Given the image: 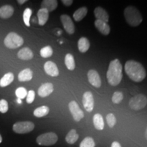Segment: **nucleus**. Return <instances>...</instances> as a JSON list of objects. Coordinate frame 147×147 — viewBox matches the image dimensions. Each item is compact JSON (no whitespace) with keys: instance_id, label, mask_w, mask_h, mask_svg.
<instances>
[{"instance_id":"obj_1","label":"nucleus","mask_w":147,"mask_h":147,"mask_svg":"<svg viewBox=\"0 0 147 147\" xmlns=\"http://www.w3.org/2000/svg\"><path fill=\"white\" fill-rule=\"evenodd\" d=\"M125 71L129 78L136 82H142L146 78V69L142 64L134 60H129L125 64Z\"/></svg>"},{"instance_id":"obj_2","label":"nucleus","mask_w":147,"mask_h":147,"mask_svg":"<svg viewBox=\"0 0 147 147\" xmlns=\"http://www.w3.org/2000/svg\"><path fill=\"white\" fill-rule=\"evenodd\" d=\"M122 70V65L118 59H115L110 62L106 77L110 85L115 87L119 84L123 78Z\"/></svg>"},{"instance_id":"obj_3","label":"nucleus","mask_w":147,"mask_h":147,"mask_svg":"<svg viewBox=\"0 0 147 147\" xmlns=\"http://www.w3.org/2000/svg\"><path fill=\"white\" fill-rule=\"evenodd\" d=\"M124 16L127 23L131 27L139 26L143 20L142 14L138 9L132 5L125 8Z\"/></svg>"},{"instance_id":"obj_4","label":"nucleus","mask_w":147,"mask_h":147,"mask_svg":"<svg viewBox=\"0 0 147 147\" xmlns=\"http://www.w3.org/2000/svg\"><path fill=\"white\" fill-rule=\"evenodd\" d=\"M23 43L24 40L23 38L14 32L9 33L4 39L5 46L10 49H17L21 47Z\"/></svg>"},{"instance_id":"obj_5","label":"nucleus","mask_w":147,"mask_h":147,"mask_svg":"<svg viewBox=\"0 0 147 147\" xmlns=\"http://www.w3.org/2000/svg\"><path fill=\"white\" fill-rule=\"evenodd\" d=\"M58 136L53 132L42 134L37 138L36 142L41 146H52L57 142Z\"/></svg>"},{"instance_id":"obj_6","label":"nucleus","mask_w":147,"mask_h":147,"mask_svg":"<svg viewBox=\"0 0 147 147\" xmlns=\"http://www.w3.org/2000/svg\"><path fill=\"white\" fill-rule=\"evenodd\" d=\"M147 104V97L143 94H138L132 97L129 102V106L134 110H140L144 108Z\"/></svg>"},{"instance_id":"obj_7","label":"nucleus","mask_w":147,"mask_h":147,"mask_svg":"<svg viewBox=\"0 0 147 147\" xmlns=\"http://www.w3.org/2000/svg\"><path fill=\"white\" fill-rule=\"evenodd\" d=\"M34 123L31 121H21L17 122L13 125V130L17 134H27L32 131L34 129Z\"/></svg>"},{"instance_id":"obj_8","label":"nucleus","mask_w":147,"mask_h":147,"mask_svg":"<svg viewBox=\"0 0 147 147\" xmlns=\"http://www.w3.org/2000/svg\"><path fill=\"white\" fill-rule=\"evenodd\" d=\"M69 110L70 111V113L72 115L73 119H74L75 121L78 122L84 117V113L83 111L80 109V108L79 107L76 102L75 101H71L69 103Z\"/></svg>"},{"instance_id":"obj_9","label":"nucleus","mask_w":147,"mask_h":147,"mask_svg":"<svg viewBox=\"0 0 147 147\" xmlns=\"http://www.w3.org/2000/svg\"><path fill=\"white\" fill-rule=\"evenodd\" d=\"M60 18L65 32L69 35H72L74 34L75 25L70 16L67 15V14H62L60 16Z\"/></svg>"},{"instance_id":"obj_10","label":"nucleus","mask_w":147,"mask_h":147,"mask_svg":"<svg viewBox=\"0 0 147 147\" xmlns=\"http://www.w3.org/2000/svg\"><path fill=\"white\" fill-rule=\"evenodd\" d=\"M82 104L86 111L91 113L94 108V99L91 92L86 91L82 96Z\"/></svg>"},{"instance_id":"obj_11","label":"nucleus","mask_w":147,"mask_h":147,"mask_svg":"<svg viewBox=\"0 0 147 147\" xmlns=\"http://www.w3.org/2000/svg\"><path fill=\"white\" fill-rule=\"evenodd\" d=\"M89 82L91 85L96 88H100L102 85V80L98 72L95 69H90L87 73Z\"/></svg>"},{"instance_id":"obj_12","label":"nucleus","mask_w":147,"mask_h":147,"mask_svg":"<svg viewBox=\"0 0 147 147\" xmlns=\"http://www.w3.org/2000/svg\"><path fill=\"white\" fill-rule=\"evenodd\" d=\"M44 68H45V72L51 76L56 77L59 74V71L57 66L54 62L51 61L46 62L44 65Z\"/></svg>"},{"instance_id":"obj_13","label":"nucleus","mask_w":147,"mask_h":147,"mask_svg":"<svg viewBox=\"0 0 147 147\" xmlns=\"http://www.w3.org/2000/svg\"><path fill=\"white\" fill-rule=\"evenodd\" d=\"M54 91V87L51 82L42 84L38 90V95L41 97H45L51 95Z\"/></svg>"},{"instance_id":"obj_14","label":"nucleus","mask_w":147,"mask_h":147,"mask_svg":"<svg viewBox=\"0 0 147 147\" xmlns=\"http://www.w3.org/2000/svg\"><path fill=\"white\" fill-rule=\"evenodd\" d=\"M94 15L97 20H100L106 22L108 23L109 21V15L105 9L103 8L102 7L98 6L96 7L94 10Z\"/></svg>"},{"instance_id":"obj_15","label":"nucleus","mask_w":147,"mask_h":147,"mask_svg":"<svg viewBox=\"0 0 147 147\" xmlns=\"http://www.w3.org/2000/svg\"><path fill=\"white\" fill-rule=\"evenodd\" d=\"M94 24L97 30H98L102 34L104 35V36H108V35L110 34V27L107 23L96 19Z\"/></svg>"},{"instance_id":"obj_16","label":"nucleus","mask_w":147,"mask_h":147,"mask_svg":"<svg viewBox=\"0 0 147 147\" xmlns=\"http://www.w3.org/2000/svg\"><path fill=\"white\" fill-rule=\"evenodd\" d=\"M18 57L22 60H30L34 57V53L29 48H23L18 51L17 54Z\"/></svg>"},{"instance_id":"obj_17","label":"nucleus","mask_w":147,"mask_h":147,"mask_svg":"<svg viewBox=\"0 0 147 147\" xmlns=\"http://www.w3.org/2000/svg\"><path fill=\"white\" fill-rule=\"evenodd\" d=\"M58 5V1L57 0H44L41 3V8L47 10L49 12H53L56 10Z\"/></svg>"},{"instance_id":"obj_18","label":"nucleus","mask_w":147,"mask_h":147,"mask_svg":"<svg viewBox=\"0 0 147 147\" xmlns=\"http://www.w3.org/2000/svg\"><path fill=\"white\" fill-rule=\"evenodd\" d=\"M14 14V8L11 5H5L0 8V17L6 19L11 17Z\"/></svg>"},{"instance_id":"obj_19","label":"nucleus","mask_w":147,"mask_h":147,"mask_svg":"<svg viewBox=\"0 0 147 147\" xmlns=\"http://www.w3.org/2000/svg\"><path fill=\"white\" fill-rule=\"evenodd\" d=\"M33 78V71L29 68H26L22 70L18 74V78L21 82H26L31 80Z\"/></svg>"},{"instance_id":"obj_20","label":"nucleus","mask_w":147,"mask_h":147,"mask_svg":"<svg viewBox=\"0 0 147 147\" xmlns=\"http://www.w3.org/2000/svg\"><path fill=\"white\" fill-rule=\"evenodd\" d=\"M38 23L40 25H45L49 19V11L46 9L40 8L38 10Z\"/></svg>"},{"instance_id":"obj_21","label":"nucleus","mask_w":147,"mask_h":147,"mask_svg":"<svg viewBox=\"0 0 147 147\" xmlns=\"http://www.w3.org/2000/svg\"><path fill=\"white\" fill-rule=\"evenodd\" d=\"M88 12V9L87 7H81L78 8L74 12L73 14V18L75 21L79 22L82 21L83 18L87 16Z\"/></svg>"},{"instance_id":"obj_22","label":"nucleus","mask_w":147,"mask_h":147,"mask_svg":"<svg viewBox=\"0 0 147 147\" xmlns=\"http://www.w3.org/2000/svg\"><path fill=\"white\" fill-rule=\"evenodd\" d=\"M78 48L80 53H84L89 50L90 48V42L85 37H82L78 42Z\"/></svg>"},{"instance_id":"obj_23","label":"nucleus","mask_w":147,"mask_h":147,"mask_svg":"<svg viewBox=\"0 0 147 147\" xmlns=\"http://www.w3.org/2000/svg\"><path fill=\"white\" fill-rule=\"evenodd\" d=\"M93 125L97 130H102L104 128V122L103 117L100 114L97 113L93 117Z\"/></svg>"},{"instance_id":"obj_24","label":"nucleus","mask_w":147,"mask_h":147,"mask_svg":"<svg viewBox=\"0 0 147 147\" xmlns=\"http://www.w3.org/2000/svg\"><path fill=\"white\" fill-rule=\"evenodd\" d=\"M79 136L77 133L76 130L72 129L68 132L67 136H65V141L69 144H73L78 140Z\"/></svg>"},{"instance_id":"obj_25","label":"nucleus","mask_w":147,"mask_h":147,"mask_svg":"<svg viewBox=\"0 0 147 147\" xmlns=\"http://www.w3.org/2000/svg\"><path fill=\"white\" fill-rule=\"evenodd\" d=\"M14 78V76L12 73L9 72L5 74L4 76L0 79V87H5L6 86L9 85L11 82H12V81H13Z\"/></svg>"},{"instance_id":"obj_26","label":"nucleus","mask_w":147,"mask_h":147,"mask_svg":"<svg viewBox=\"0 0 147 147\" xmlns=\"http://www.w3.org/2000/svg\"><path fill=\"white\" fill-rule=\"evenodd\" d=\"M65 65L69 70L73 71L76 67V63L74 56L70 53H67L65 57Z\"/></svg>"},{"instance_id":"obj_27","label":"nucleus","mask_w":147,"mask_h":147,"mask_svg":"<svg viewBox=\"0 0 147 147\" xmlns=\"http://www.w3.org/2000/svg\"><path fill=\"white\" fill-rule=\"evenodd\" d=\"M50 109L47 106H42L39 108H37L34 111V115L38 118L45 117L49 113Z\"/></svg>"},{"instance_id":"obj_28","label":"nucleus","mask_w":147,"mask_h":147,"mask_svg":"<svg viewBox=\"0 0 147 147\" xmlns=\"http://www.w3.org/2000/svg\"><path fill=\"white\" fill-rule=\"evenodd\" d=\"M53 49L51 48L50 46H47V47H45L44 48L40 50V55L41 57L44 58H48L50 57L53 55Z\"/></svg>"},{"instance_id":"obj_29","label":"nucleus","mask_w":147,"mask_h":147,"mask_svg":"<svg viewBox=\"0 0 147 147\" xmlns=\"http://www.w3.org/2000/svg\"><path fill=\"white\" fill-rule=\"evenodd\" d=\"M95 141L91 137L85 138H84L80 144V147H95Z\"/></svg>"},{"instance_id":"obj_30","label":"nucleus","mask_w":147,"mask_h":147,"mask_svg":"<svg viewBox=\"0 0 147 147\" xmlns=\"http://www.w3.org/2000/svg\"><path fill=\"white\" fill-rule=\"evenodd\" d=\"M32 14V10L30 8H27L23 12V21L25 23V25L27 27L30 26V23H29V21H30L31 16Z\"/></svg>"},{"instance_id":"obj_31","label":"nucleus","mask_w":147,"mask_h":147,"mask_svg":"<svg viewBox=\"0 0 147 147\" xmlns=\"http://www.w3.org/2000/svg\"><path fill=\"white\" fill-rule=\"evenodd\" d=\"M123 99V94L122 92L120 91H116L113 93V97H112V101L114 104H119L121 102V101Z\"/></svg>"},{"instance_id":"obj_32","label":"nucleus","mask_w":147,"mask_h":147,"mask_svg":"<svg viewBox=\"0 0 147 147\" xmlns=\"http://www.w3.org/2000/svg\"><path fill=\"white\" fill-rule=\"evenodd\" d=\"M106 121H107L108 126L110 128H113L115 125L116 123H117V119H116L115 116L113 113H109L106 116Z\"/></svg>"},{"instance_id":"obj_33","label":"nucleus","mask_w":147,"mask_h":147,"mask_svg":"<svg viewBox=\"0 0 147 147\" xmlns=\"http://www.w3.org/2000/svg\"><path fill=\"white\" fill-rule=\"evenodd\" d=\"M16 95L17 96L18 99L23 100L25 97H27V91L25 88L24 87H18L15 91Z\"/></svg>"},{"instance_id":"obj_34","label":"nucleus","mask_w":147,"mask_h":147,"mask_svg":"<svg viewBox=\"0 0 147 147\" xmlns=\"http://www.w3.org/2000/svg\"><path fill=\"white\" fill-rule=\"evenodd\" d=\"M8 110V104L6 100H0V112L1 113H7Z\"/></svg>"},{"instance_id":"obj_35","label":"nucleus","mask_w":147,"mask_h":147,"mask_svg":"<svg viewBox=\"0 0 147 147\" xmlns=\"http://www.w3.org/2000/svg\"><path fill=\"white\" fill-rule=\"evenodd\" d=\"M35 92L33 90H30L27 95V104H32L35 99Z\"/></svg>"},{"instance_id":"obj_36","label":"nucleus","mask_w":147,"mask_h":147,"mask_svg":"<svg viewBox=\"0 0 147 147\" xmlns=\"http://www.w3.org/2000/svg\"><path fill=\"white\" fill-rule=\"evenodd\" d=\"M62 3L65 6H70V5L73 3L72 0H62Z\"/></svg>"},{"instance_id":"obj_37","label":"nucleus","mask_w":147,"mask_h":147,"mask_svg":"<svg viewBox=\"0 0 147 147\" xmlns=\"http://www.w3.org/2000/svg\"><path fill=\"white\" fill-rule=\"evenodd\" d=\"M111 147H121V145L119 142H117V141H115V142L112 143Z\"/></svg>"},{"instance_id":"obj_38","label":"nucleus","mask_w":147,"mask_h":147,"mask_svg":"<svg viewBox=\"0 0 147 147\" xmlns=\"http://www.w3.org/2000/svg\"><path fill=\"white\" fill-rule=\"evenodd\" d=\"M18 3L19 4H23L24 3H25L27 1V0H18Z\"/></svg>"},{"instance_id":"obj_39","label":"nucleus","mask_w":147,"mask_h":147,"mask_svg":"<svg viewBox=\"0 0 147 147\" xmlns=\"http://www.w3.org/2000/svg\"><path fill=\"white\" fill-rule=\"evenodd\" d=\"M145 138H146V139L147 140V127L146 129V131H145Z\"/></svg>"},{"instance_id":"obj_40","label":"nucleus","mask_w":147,"mask_h":147,"mask_svg":"<svg viewBox=\"0 0 147 147\" xmlns=\"http://www.w3.org/2000/svg\"><path fill=\"white\" fill-rule=\"evenodd\" d=\"M17 102L18 103V104H21V103H22V102L21 101V100H20V99H18V100H17Z\"/></svg>"},{"instance_id":"obj_41","label":"nucleus","mask_w":147,"mask_h":147,"mask_svg":"<svg viewBox=\"0 0 147 147\" xmlns=\"http://www.w3.org/2000/svg\"><path fill=\"white\" fill-rule=\"evenodd\" d=\"M2 142V137H1V136L0 135V143Z\"/></svg>"}]
</instances>
